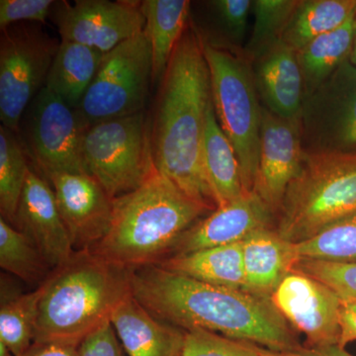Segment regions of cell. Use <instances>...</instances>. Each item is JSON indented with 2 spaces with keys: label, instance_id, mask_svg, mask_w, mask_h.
Returning a JSON list of instances; mask_svg holds the SVG:
<instances>
[{
  "label": "cell",
  "instance_id": "6da1fadb",
  "mask_svg": "<svg viewBox=\"0 0 356 356\" xmlns=\"http://www.w3.org/2000/svg\"><path fill=\"white\" fill-rule=\"evenodd\" d=\"M131 289L154 317L187 332L202 330L280 353L302 346L270 297L209 284L159 264L133 269Z\"/></svg>",
  "mask_w": 356,
  "mask_h": 356
},
{
  "label": "cell",
  "instance_id": "7a4b0ae2",
  "mask_svg": "<svg viewBox=\"0 0 356 356\" xmlns=\"http://www.w3.org/2000/svg\"><path fill=\"white\" fill-rule=\"evenodd\" d=\"M161 83L151 123L154 166L187 196L216 210L202 159L210 74L193 23L175 47Z\"/></svg>",
  "mask_w": 356,
  "mask_h": 356
},
{
  "label": "cell",
  "instance_id": "3957f363",
  "mask_svg": "<svg viewBox=\"0 0 356 356\" xmlns=\"http://www.w3.org/2000/svg\"><path fill=\"white\" fill-rule=\"evenodd\" d=\"M209 212L156 170L139 188L114 199L108 233L89 250L131 270L156 264Z\"/></svg>",
  "mask_w": 356,
  "mask_h": 356
},
{
  "label": "cell",
  "instance_id": "277c9868",
  "mask_svg": "<svg viewBox=\"0 0 356 356\" xmlns=\"http://www.w3.org/2000/svg\"><path fill=\"white\" fill-rule=\"evenodd\" d=\"M131 273L91 250L74 252L42 284L34 343L79 348L132 293Z\"/></svg>",
  "mask_w": 356,
  "mask_h": 356
},
{
  "label": "cell",
  "instance_id": "5b68a950",
  "mask_svg": "<svg viewBox=\"0 0 356 356\" xmlns=\"http://www.w3.org/2000/svg\"><path fill=\"white\" fill-rule=\"evenodd\" d=\"M356 213V153H307L277 212L278 235L296 245Z\"/></svg>",
  "mask_w": 356,
  "mask_h": 356
},
{
  "label": "cell",
  "instance_id": "8992f818",
  "mask_svg": "<svg viewBox=\"0 0 356 356\" xmlns=\"http://www.w3.org/2000/svg\"><path fill=\"white\" fill-rule=\"evenodd\" d=\"M203 51L218 122L235 149L245 191L254 192L261 154V106L252 65L243 54L204 39Z\"/></svg>",
  "mask_w": 356,
  "mask_h": 356
},
{
  "label": "cell",
  "instance_id": "52a82bcc",
  "mask_svg": "<svg viewBox=\"0 0 356 356\" xmlns=\"http://www.w3.org/2000/svg\"><path fill=\"white\" fill-rule=\"evenodd\" d=\"M151 123L144 111L86 129L81 154L86 173L112 199L139 188L156 170Z\"/></svg>",
  "mask_w": 356,
  "mask_h": 356
},
{
  "label": "cell",
  "instance_id": "ba28073f",
  "mask_svg": "<svg viewBox=\"0 0 356 356\" xmlns=\"http://www.w3.org/2000/svg\"><path fill=\"white\" fill-rule=\"evenodd\" d=\"M153 83V51L143 31L104 54L97 74L76 109L84 128L144 109Z\"/></svg>",
  "mask_w": 356,
  "mask_h": 356
},
{
  "label": "cell",
  "instance_id": "9c48e42d",
  "mask_svg": "<svg viewBox=\"0 0 356 356\" xmlns=\"http://www.w3.org/2000/svg\"><path fill=\"white\" fill-rule=\"evenodd\" d=\"M60 44L36 25L2 30L0 38V120L17 132L29 103L46 86Z\"/></svg>",
  "mask_w": 356,
  "mask_h": 356
},
{
  "label": "cell",
  "instance_id": "30bf717a",
  "mask_svg": "<svg viewBox=\"0 0 356 356\" xmlns=\"http://www.w3.org/2000/svg\"><path fill=\"white\" fill-rule=\"evenodd\" d=\"M301 127L307 153H356V67L350 60L304 100Z\"/></svg>",
  "mask_w": 356,
  "mask_h": 356
},
{
  "label": "cell",
  "instance_id": "8fae6325",
  "mask_svg": "<svg viewBox=\"0 0 356 356\" xmlns=\"http://www.w3.org/2000/svg\"><path fill=\"white\" fill-rule=\"evenodd\" d=\"M28 131L33 156L46 177L86 173L81 154L86 128L76 109L50 89L44 88L33 100Z\"/></svg>",
  "mask_w": 356,
  "mask_h": 356
},
{
  "label": "cell",
  "instance_id": "7c38bea8",
  "mask_svg": "<svg viewBox=\"0 0 356 356\" xmlns=\"http://www.w3.org/2000/svg\"><path fill=\"white\" fill-rule=\"evenodd\" d=\"M54 21L60 40L86 44L103 54L144 31L140 2L77 0L56 2Z\"/></svg>",
  "mask_w": 356,
  "mask_h": 356
},
{
  "label": "cell",
  "instance_id": "4fadbf2b",
  "mask_svg": "<svg viewBox=\"0 0 356 356\" xmlns=\"http://www.w3.org/2000/svg\"><path fill=\"white\" fill-rule=\"evenodd\" d=\"M270 299L285 320L305 334L308 348L339 344L341 297L324 283L291 271Z\"/></svg>",
  "mask_w": 356,
  "mask_h": 356
},
{
  "label": "cell",
  "instance_id": "5bb4252c",
  "mask_svg": "<svg viewBox=\"0 0 356 356\" xmlns=\"http://www.w3.org/2000/svg\"><path fill=\"white\" fill-rule=\"evenodd\" d=\"M46 178L55 192L74 252L95 248L111 227L114 199L88 173H51Z\"/></svg>",
  "mask_w": 356,
  "mask_h": 356
},
{
  "label": "cell",
  "instance_id": "9a60e30c",
  "mask_svg": "<svg viewBox=\"0 0 356 356\" xmlns=\"http://www.w3.org/2000/svg\"><path fill=\"white\" fill-rule=\"evenodd\" d=\"M304 156L301 117L282 118L261 106V154L254 192L273 214H277Z\"/></svg>",
  "mask_w": 356,
  "mask_h": 356
},
{
  "label": "cell",
  "instance_id": "2e32d148",
  "mask_svg": "<svg viewBox=\"0 0 356 356\" xmlns=\"http://www.w3.org/2000/svg\"><path fill=\"white\" fill-rule=\"evenodd\" d=\"M15 226L29 236L53 270L64 266L74 250L47 178L30 168L21 196Z\"/></svg>",
  "mask_w": 356,
  "mask_h": 356
},
{
  "label": "cell",
  "instance_id": "e0dca14e",
  "mask_svg": "<svg viewBox=\"0 0 356 356\" xmlns=\"http://www.w3.org/2000/svg\"><path fill=\"white\" fill-rule=\"evenodd\" d=\"M273 215L255 192H245L185 232L175 245L172 257L243 242L252 232L268 228Z\"/></svg>",
  "mask_w": 356,
  "mask_h": 356
},
{
  "label": "cell",
  "instance_id": "ac0fdd59",
  "mask_svg": "<svg viewBox=\"0 0 356 356\" xmlns=\"http://www.w3.org/2000/svg\"><path fill=\"white\" fill-rule=\"evenodd\" d=\"M250 63L262 106L282 118H300L304 86L296 51L280 40Z\"/></svg>",
  "mask_w": 356,
  "mask_h": 356
},
{
  "label": "cell",
  "instance_id": "d6986e66",
  "mask_svg": "<svg viewBox=\"0 0 356 356\" xmlns=\"http://www.w3.org/2000/svg\"><path fill=\"white\" fill-rule=\"evenodd\" d=\"M110 323L128 356H181L186 332L154 317L132 293L115 309Z\"/></svg>",
  "mask_w": 356,
  "mask_h": 356
},
{
  "label": "cell",
  "instance_id": "ffe728a7",
  "mask_svg": "<svg viewBox=\"0 0 356 356\" xmlns=\"http://www.w3.org/2000/svg\"><path fill=\"white\" fill-rule=\"evenodd\" d=\"M242 245L247 291L271 297L298 261L294 245L268 228L252 232Z\"/></svg>",
  "mask_w": 356,
  "mask_h": 356
},
{
  "label": "cell",
  "instance_id": "44dd1931",
  "mask_svg": "<svg viewBox=\"0 0 356 356\" xmlns=\"http://www.w3.org/2000/svg\"><path fill=\"white\" fill-rule=\"evenodd\" d=\"M202 159L204 170L217 208L235 200L247 192L243 187L235 149L222 132L212 100L206 113Z\"/></svg>",
  "mask_w": 356,
  "mask_h": 356
},
{
  "label": "cell",
  "instance_id": "7402d4cb",
  "mask_svg": "<svg viewBox=\"0 0 356 356\" xmlns=\"http://www.w3.org/2000/svg\"><path fill=\"white\" fill-rule=\"evenodd\" d=\"M156 264L209 284L247 291L242 242L168 257Z\"/></svg>",
  "mask_w": 356,
  "mask_h": 356
},
{
  "label": "cell",
  "instance_id": "603a6c76",
  "mask_svg": "<svg viewBox=\"0 0 356 356\" xmlns=\"http://www.w3.org/2000/svg\"><path fill=\"white\" fill-rule=\"evenodd\" d=\"M103 56L91 47L60 40L44 88L76 109L97 74Z\"/></svg>",
  "mask_w": 356,
  "mask_h": 356
},
{
  "label": "cell",
  "instance_id": "cb8c5ba5",
  "mask_svg": "<svg viewBox=\"0 0 356 356\" xmlns=\"http://www.w3.org/2000/svg\"><path fill=\"white\" fill-rule=\"evenodd\" d=\"M140 9L146 19L144 31L153 51V83L161 81L173 51L189 23L188 0H145Z\"/></svg>",
  "mask_w": 356,
  "mask_h": 356
},
{
  "label": "cell",
  "instance_id": "d4e9b609",
  "mask_svg": "<svg viewBox=\"0 0 356 356\" xmlns=\"http://www.w3.org/2000/svg\"><path fill=\"white\" fill-rule=\"evenodd\" d=\"M353 17L334 31L318 37L297 51L304 86V100L343 63L350 60L353 44Z\"/></svg>",
  "mask_w": 356,
  "mask_h": 356
},
{
  "label": "cell",
  "instance_id": "484cf974",
  "mask_svg": "<svg viewBox=\"0 0 356 356\" xmlns=\"http://www.w3.org/2000/svg\"><path fill=\"white\" fill-rule=\"evenodd\" d=\"M356 0H299L281 41L298 51L318 37L343 26L355 14Z\"/></svg>",
  "mask_w": 356,
  "mask_h": 356
},
{
  "label": "cell",
  "instance_id": "4316f807",
  "mask_svg": "<svg viewBox=\"0 0 356 356\" xmlns=\"http://www.w3.org/2000/svg\"><path fill=\"white\" fill-rule=\"evenodd\" d=\"M0 266L28 284H43L53 269L34 243L3 218L0 219Z\"/></svg>",
  "mask_w": 356,
  "mask_h": 356
},
{
  "label": "cell",
  "instance_id": "83f0119b",
  "mask_svg": "<svg viewBox=\"0 0 356 356\" xmlns=\"http://www.w3.org/2000/svg\"><path fill=\"white\" fill-rule=\"evenodd\" d=\"M29 170L19 140L13 131L0 126V210L1 218L11 225H15Z\"/></svg>",
  "mask_w": 356,
  "mask_h": 356
},
{
  "label": "cell",
  "instance_id": "f1b7e54d",
  "mask_svg": "<svg viewBox=\"0 0 356 356\" xmlns=\"http://www.w3.org/2000/svg\"><path fill=\"white\" fill-rule=\"evenodd\" d=\"M42 285L31 292L22 293L0 307V341L6 343L14 356L26 353L34 343L35 327Z\"/></svg>",
  "mask_w": 356,
  "mask_h": 356
},
{
  "label": "cell",
  "instance_id": "f546056e",
  "mask_svg": "<svg viewBox=\"0 0 356 356\" xmlns=\"http://www.w3.org/2000/svg\"><path fill=\"white\" fill-rule=\"evenodd\" d=\"M298 259L356 262V213L339 220L322 232L294 245Z\"/></svg>",
  "mask_w": 356,
  "mask_h": 356
},
{
  "label": "cell",
  "instance_id": "4dcf8cb0",
  "mask_svg": "<svg viewBox=\"0 0 356 356\" xmlns=\"http://www.w3.org/2000/svg\"><path fill=\"white\" fill-rule=\"evenodd\" d=\"M298 1L297 0L252 1L254 14V28H252L250 41L245 46V51H243V56L250 62L271 44L281 40Z\"/></svg>",
  "mask_w": 356,
  "mask_h": 356
},
{
  "label": "cell",
  "instance_id": "1f68e13d",
  "mask_svg": "<svg viewBox=\"0 0 356 356\" xmlns=\"http://www.w3.org/2000/svg\"><path fill=\"white\" fill-rule=\"evenodd\" d=\"M181 356H259L254 343L193 330L185 334Z\"/></svg>",
  "mask_w": 356,
  "mask_h": 356
},
{
  "label": "cell",
  "instance_id": "d6a6232c",
  "mask_svg": "<svg viewBox=\"0 0 356 356\" xmlns=\"http://www.w3.org/2000/svg\"><path fill=\"white\" fill-rule=\"evenodd\" d=\"M210 6L222 29L232 42L241 44L248 30V16L252 8L250 0H215Z\"/></svg>",
  "mask_w": 356,
  "mask_h": 356
},
{
  "label": "cell",
  "instance_id": "836d02e7",
  "mask_svg": "<svg viewBox=\"0 0 356 356\" xmlns=\"http://www.w3.org/2000/svg\"><path fill=\"white\" fill-rule=\"evenodd\" d=\"M56 2L51 0H1L0 1V28L33 21L44 24Z\"/></svg>",
  "mask_w": 356,
  "mask_h": 356
},
{
  "label": "cell",
  "instance_id": "e575fe53",
  "mask_svg": "<svg viewBox=\"0 0 356 356\" xmlns=\"http://www.w3.org/2000/svg\"><path fill=\"white\" fill-rule=\"evenodd\" d=\"M111 323L107 322L81 341L79 356H124Z\"/></svg>",
  "mask_w": 356,
  "mask_h": 356
},
{
  "label": "cell",
  "instance_id": "d590c367",
  "mask_svg": "<svg viewBox=\"0 0 356 356\" xmlns=\"http://www.w3.org/2000/svg\"><path fill=\"white\" fill-rule=\"evenodd\" d=\"M341 336L337 346L346 348L348 343L356 341V299L341 298L339 314Z\"/></svg>",
  "mask_w": 356,
  "mask_h": 356
},
{
  "label": "cell",
  "instance_id": "8d00e7d4",
  "mask_svg": "<svg viewBox=\"0 0 356 356\" xmlns=\"http://www.w3.org/2000/svg\"><path fill=\"white\" fill-rule=\"evenodd\" d=\"M19 356H79V353L76 346L34 343L29 350Z\"/></svg>",
  "mask_w": 356,
  "mask_h": 356
},
{
  "label": "cell",
  "instance_id": "74e56055",
  "mask_svg": "<svg viewBox=\"0 0 356 356\" xmlns=\"http://www.w3.org/2000/svg\"><path fill=\"white\" fill-rule=\"evenodd\" d=\"M289 356H355L339 346H320V348H308L302 346L298 350L288 353Z\"/></svg>",
  "mask_w": 356,
  "mask_h": 356
},
{
  "label": "cell",
  "instance_id": "f35d334b",
  "mask_svg": "<svg viewBox=\"0 0 356 356\" xmlns=\"http://www.w3.org/2000/svg\"><path fill=\"white\" fill-rule=\"evenodd\" d=\"M254 346L255 351H257V355L259 356H289L286 353H275V351L266 350V348H261V346H257L254 343Z\"/></svg>",
  "mask_w": 356,
  "mask_h": 356
},
{
  "label": "cell",
  "instance_id": "ab89813d",
  "mask_svg": "<svg viewBox=\"0 0 356 356\" xmlns=\"http://www.w3.org/2000/svg\"><path fill=\"white\" fill-rule=\"evenodd\" d=\"M350 63L356 67V7L355 11V17H353V51L350 58Z\"/></svg>",
  "mask_w": 356,
  "mask_h": 356
},
{
  "label": "cell",
  "instance_id": "60d3db41",
  "mask_svg": "<svg viewBox=\"0 0 356 356\" xmlns=\"http://www.w3.org/2000/svg\"><path fill=\"white\" fill-rule=\"evenodd\" d=\"M0 356H14L13 351L2 341H0Z\"/></svg>",
  "mask_w": 356,
  "mask_h": 356
}]
</instances>
